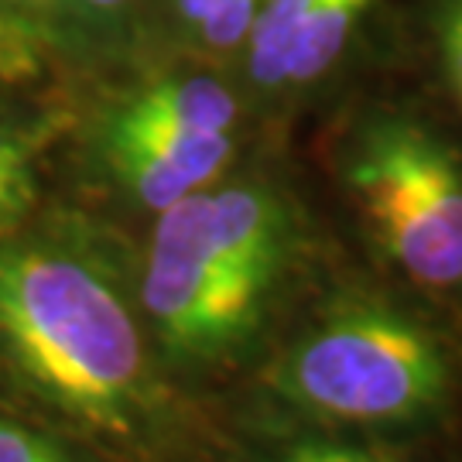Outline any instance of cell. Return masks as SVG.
<instances>
[{
	"instance_id": "cell-1",
	"label": "cell",
	"mask_w": 462,
	"mask_h": 462,
	"mask_svg": "<svg viewBox=\"0 0 462 462\" xmlns=\"http://www.w3.org/2000/svg\"><path fill=\"white\" fill-rule=\"evenodd\" d=\"M0 356L86 429L131 439L154 414L141 322L89 254L59 240L0 244Z\"/></svg>"
},
{
	"instance_id": "cell-2",
	"label": "cell",
	"mask_w": 462,
	"mask_h": 462,
	"mask_svg": "<svg viewBox=\"0 0 462 462\" xmlns=\"http://www.w3.org/2000/svg\"><path fill=\"white\" fill-rule=\"evenodd\" d=\"M298 223L274 185L230 182L158 213L141 301L165 356L182 366L223 364L261 329Z\"/></svg>"
},
{
	"instance_id": "cell-3",
	"label": "cell",
	"mask_w": 462,
	"mask_h": 462,
	"mask_svg": "<svg viewBox=\"0 0 462 462\" xmlns=\"http://www.w3.org/2000/svg\"><path fill=\"white\" fill-rule=\"evenodd\" d=\"M448 364L425 326L377 301H343L281 353L271 383L298 411L346 425H408L442 408Z\"/></svg>"
},
{
	"instance_id": "cell-4",
	"label": "cell",
	"mask_w": 462,
	"mask_h": 462,
	"mask_svg": "<svg viewBox=\"0 0 462 462\" xmlns=\"http://www.w3.org/2000/svg\"><path fill=\"white\" fill-rule=\"evenodd\" d=\"M343 179L383 257L425 288L462 284V162L429 127L383 116L346 151Z\"/></svg>"
},
{
	"instance_id": "cell-5",
	"label": "cell",
	"mask_w": 462,
	"mask_h": 462,
	"mask_svg": "<svg viewBox=\"0 0 462 462\" xmlns=\"http://www.w3.org/2000/svg\"><path fill=\"white\" fill-rule=\"evenodd\" d=\"M103 158L144 209L196 196L233 158V134H141L103 124Z\"/></svg>"
},
{
	"instance_id": "cell-6",
	"label": "cell",
	"mask_w": 462,
	"mask_h": 462,
	"mask_svg": "<svg viewBox=\"0 0 462 462\" xmlns=\"http://www.w3.org/2000/svg\"><path fill=\"white\" fill-rule=\"evenodd\" d=\"M106 124L144 134H233L236 99L209 76L165 79L124 99Z\"/></svg>"
},
{
	"instance_id": "cell-7",
	"label": "cell",
	"mask_w": 462,
	"mask_h": 462,
	"mask_svg": "<svg viewBox=\"0 0 462 462\" xmlns=\"http://www.w3.org/2000/svg\"><path fill=\"white\" fill-rule=\"evenodd\" d=\"M370 4L374 0H319L309 24L298 34L288 62H284V83L281 86L315 83L339 59V51L346 49L349 34Z\"/></svg>"
},
{
	"instance_id": "cell-8",
	"label": "cell",
	"mask_w": 462,
	"mask_h": 462,
	"mask_svg": "<svg viewBox=\"0 0 462 462\" xmlns=\"http://www.w3.org/2000/svg\"><path fill=\"white\" fill-rule=\"evenodd\" d=\"M51 134L55 120L0 124V230L14 223L38 192V162Z\"/></svg>"
},
{
	"instance_id": "cell-9",
	"label": "cell",
	"mask_w": 462,
	"mask_h": 462,
	"mask_svg": "<svg viewBox=\"0 0 462 462\" xmlns=\"http://www.w3.org/2000/svg\"><path fill=\"white\" fill-rule=\"evenodd\" d=\"M319 0H267L247 38V69L257 86L284 83V62Z\"/></svg>"
},
{
	"instance_id": "cell-10",
	"label": "cell",
	"mask_w": 462,
	"mask_h": 462,
	"mask_svg": "<svg viewBox=\"0 0 462 462\" xmlns=\"http://www.w3.org/2000/svg\"><path fill=\"white\" fill-rule=\"evenodd\" d=\"M185 24H192L206 45L233 49L247 42L267 0H175Z\"/></svg>"
},
{
	"instance_id": "cell-11",
	"label": "cell",
	"mask_w": 462,
	"mask_h": 462,
	"mask_svg": "<svg viewBox=\"0 0 462 462\" xmlns=\"http://www.w3.org/2000/svg\"><path fill=\"white\" fill-rule=\"evenodd\" d=\"M42 72V38L28 21L0 7V89H14Z\"/></svg>"
},
{
	"instance_id": "cell-12",
	"label": "cell",
	"mask_w": 462,
	"mask_h": 462,
	"mask_svg": "<svg viewBox=\"0 0 462 462\" xmlns=\"http://www.w3.org/2000/svg\"><path fill=\"white\" fill-rule=\"evenodd\" d=\"M0 462H86L55 439L0 414Z\"/></svg>"
},
{
	"instance_id": "cell-13",
	"label": "cell",
	"mask_w": 462,
	"mask_h": 462,
	"mask_svg": "<svg viewBox=\"0 0 462 462\" xmlns=\"http://www.w3.org/2000/svg\"><path fill=\"white\" fill-rule=\"evenodd\" d=\"M267 462H391L380 452L353 442H298Z\"/></svg>"
},
{
	"instance_id": "cell-14",
	"label": "cell",
	"mask_w": 462,
	"mask_h": 462,
	"mask_svg": "<svg viewBox=\"0 0 462 462\" xmlns=\"http://www.w3.org/2000/svg\"><path fill=\"white\" fill-rule=\"evenodd\" d=\"M442 55H446L448 79L462 99V0H448L442 14Z\"/></svg>"
},
{
	"instance_id": "cell-15",
	"label": "cell",
	"mask_w": 462,
	"mask_h": 462,
	"mask_svg": "<svg viewBox=\"0 0 462 462\" xmlns=\"http://www.w3.org/2000/svg\"><path fill=\"white\" fill-rule=\"evenodd\" d=\"M86 11H93V14H103V17H110V14H120L131 0H79Z\"/></svg>"
},
{
	"instance_id": "cell-16",
	"label": "cell",
	"mask_w": 462,
	"mask_h": 462,
	"mask_svg": "<svg viewBox=\"0 0 462 462\" xmlns=\"http://www.w3.org/2000/svg\"><path fill=\"white\" fill-rule=\"evenodd\" d=\"M7 4H42V0H7Z\"/></svg>"
}]
</instances>
